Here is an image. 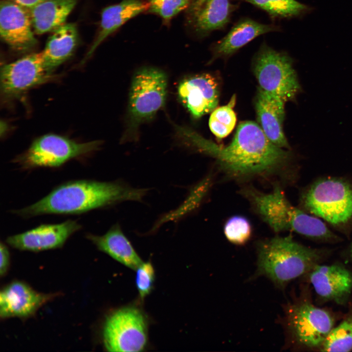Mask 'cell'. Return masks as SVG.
Returning a JSON list of instances; mask_svg holds the SVG:
<instances>
[{
	"label": "cell",
	"instance_id": "1",
	"mask_svg": "<svg viewBox=\"0 0 352 352\" xmlns=\"http://www.w3.org/2000/svg\"><path fill=\"white\" fill-rule=\"evenodd\" d=\"M180 136L198 151L214 158L227 176L237 179L277 174L291 158L290 152L273 143L252 121L241 122L226 146H219L185 128L181 130Z\"/></svg>",
	"mask_w": 352,
	"mask_h": 352
},
{
	"label": "cell",
	"instance_id": "2",
	"mask_svg": "<svg viewBox=\"0 0 352 352\" xmlns=\"http://www.w3.org/2000/svg\"><path fill=\"white\" fill-rule=\"evenodd\" d=\"M148 190L133 187L121 180H72L56 186L35 203L12 213L24 218L79 215L123 201H141Z\"/></svg>",
	"mask_w": 352,
	"mask_h": 352
},
{
	"label": "cell",
	"instance_id": "3",
	"mask_svg": "<svg viewBox=\"0 0 352 352\" xmlns=\"http://www.w3.org/2000/svg\"><path fill=\"white\" fill-rule=\"evenodd\" d=\"M257 269L253 277L263 276L284 289L292 280L308 273L322 259L321 251L304 246L291 236H276L256 245Z\"/></svg>",
	"mask_w": 352,
	"mask_h": 352
},
{
	"label": "cell",
	"instance_id": "4",
	"mask_svg": "<svg viewBox=\"0 0 352 352\" xmlns=\"http://www.w3.org/2000/svg\"><path fill=\"white\" fill-rule=\"evenodd\" d=\"M242 193L261 219L275 232L292 231L316 240L337 239L321 220L293 206L278 185H275L269 193L250 187L244 188Z\"/></svg>",
	"mask_w": 352,
	"mask_h": 352
},
{
	"label": "cell",
	"instance_id": "5",
	"mask_svg": "<svg viewBox=\"0 0 352 352\" xmlns=\"http://www.w3.org/2000/svg\"><path fill=\"white\" fill-rule=\"evenodd\" d=\"M282 324L290 346L320 349L334 327V319L328 310L300 298L286 306Z\"/></svg>",
	"mask_w": 352,
	"mask_h": 352
},
{
	"label": "cell",
	"instance_id": "6",
	"mask_svg": "<svg viewBox=\"0 0 352 352\" xmlns=\"http://www.w3.org/2000/svg\"><path fill=\"white\" fill-rule=\"evenodd\" d=\"M100 145L99 141L81 143L59 135L47 134L35 139L13 162L23 171L58 168L72 159L90 154Z\"/></svg>",
	"mask_w": 352,
	"mask_h": 352
},
{
	"label": "cell",
	"instance_id": "7",
	"mask_svg": "<svg viewBox=\"0 0 352 352\" xmlns=\"http://www.w3.org/2000/svg\"><path fill=\"white\" fill-rule=\"evenodd\" d=\"M259 88L286 103L293 100L301 90L291 58L265 42L261 45L252 62Z\"/></svg>",
	"mask_w": 352,
	"mask_h": 352
},
{
	"label": "cell",
	"instance_id": "8",
	"mask_svg": "<svg viewBox=\"0 0 352 352\" xmlns=\"http://www.w3.org/2000/svg\"><path fill=\"white\" fill-rule=\"evenodd\" d=\"M301 203L311 214L338 225L352 219V186L336 178L315 181L302 194Z\"/></svg>",
	"mask_w": 352,
	"mask_h": 352
},
{
	"label": "cell",
	"instance_id": "9",
	"mask_svg": "<svg viewBox=\"0 0 352 352\" xmlns=\"http://www.w3.org/2000/svg\"><path fill=\"white\" fill-rule=\"evenodd\" d=\"M167 77L157 67L146 66L134 74L128 105V132H133L141 123L152 119L164 105Z\"/></svg>",
	"mask_w": 352,
	"mask_h": 352
},
{
	"label": "cell",
	"instance_id": "10",
	"mask_svg": "<svg viewBox=\"0 0 352 352\" xmlns=\"http://www.w3.org/2000/svg\"><path fill=\"white\" fill-rule=\"evenodd\" d=\"M148 332V320L140 308L133 306L122 307L106 318L103 344L109 352H140L147 346Z\"/></svg>",
	"mask_w": 352,
	"mask_h": 352
},
{
	"label": "cell",
	"instance_id": "11",
	"mask_svg": "<svg viewBox=\"0 0 352 352\" xmlns=\"http://www.w3.org/2000/svg\"><path fill=\"white\" fill-rule=\"evenodd\" d=\"M52 75L44 64L42 52L32 53L1 67V91L6 97H15L47 82Z\"/></svg>",
	"mask_w": 352,
	"mask_h": 352
},
{
	"label": "cell",
	"instance_id": "12",
	"mask_svg": "<svg viewBox=\"0 0 352 352\" xmlns=\"http://www.w3.org/2000/svg\"><path fill=\"white\" fill-rule=\"evenodd\" d=\"M77 220H68L58 223L42 224L21 233L10 236L6 243L15 249L34 252L62 247L74 233L81 229Z\"/></svg>",
	"mask_w": 352,
	"mask_h": 352
},
{
	"label": "cell",
	"instance_id": "13",
	"mask_svg": "<svg viewBox=\"0 0 352 352\" xmlns=\"http://www.w3.org/2000/svg\"><path fill=\"white\" fill-rule=\"evenodd\" d=\"M236 7L230 0H191L186 10L185 24L198 38L224 28Z\"/></svg>",
	"mask_w": 352,
	"mask_h": 352
},
{
	"label": "cell",
	"instance_id": "14",
	"mask_svg": "<svg viewBox=\"0 0 352 352\" xmlns=\"http://www.w3.org/2000/svg\"><path fill=\"white\" fill-rule=\"evenodd\" d=\"M178 97L195 118L211 112L217 107L220 97V83L209 73L188 77L177 87Z\"/></svg>",
	"mask_w": 352,
	"mask_h": 352
},
{
	"label": "cell",
	"instance_id": "15",
	"mask_svg": "<svg viewBox=\"0 0 352 352\" xmlns=\"http://www.w3.org/2000/svg\"><path fill=\"white\" fill-rule=\"evenodd\" d=\"M32 25L29 13L24 7L11 0L0 1V34L12 48L24 51L36 45Z\"/></svg>",
	"mask_w": 352,
	"mask_h": 352
},
{
	"label": "cell",
	"instance_id": "16",
	"mask_svg": "<svg viewBox=\"0 0 352 352\" xmlns=\"http://www.w3.org/2000/svg\"><path fill=\"white\" fill-rule=\"evenodd\" d=\"M54 295L38 292L24 283H11L0 293V316L25 318L34 314Z\"/></svg>",
	"mask_w": 352,
	"mask_h": 352
},
{
	"label": "cell",
	"instance_id": "17",
	"mask_svg": "<svg viewBox=\"0 0 352 352\" xmlns=\"http://www.w3.org/2000/svg\"><path fill=\"white\" fill-rule=\"evenodd\" d=\"M308 274L316 293L324 300L340 304L351 292L352 274L344 266L318 264Z\"/></svg>",
	"mask_w": 352,
	"mask_h": 352
},
{
	"label": "cell",
	"instance_id": "18",
	"mask_svg": "<svg viewBox=\"0 0 352 352\" xmlns=\"http://www.w3.org/2000/svg\"><path fill=\"white\" fill-rule=\"evenodd\" d=\"M285 103L280 98L259 87L255 100L259 125L273 143L279 147L289 149L290 146L283 127Z\"/></svg>",
	"mask_w": 352,
	"mask_h": 352
},
{
	"label": "cell",
	"instance_id": "19",
	"mask_svg": "<svg viewBox=\"0 0 352 352\" xmlns=\"http://www.w3.org/2000/svg\"><path fill=\"white\" fill-rule=\"evenodd\" d=\"M280 30L278 25L273 24H264L249 18H242L224 37L212 44V60L229 57L256 37Z\"/></svg>",
	"mask_w": 352,
	"mask_h": 352
},
{
	"label": "cell",
	"instance_id": "20",
	"mask_svg": "<svg viewBox=\"0 0 352 352\" xmlns=\"http://www.w3.org/2000/svg\"><path fill=\"white\" fill-rule=\"evenodd\" d=\"M147 3L143 0H123L105 7L101 12L98 34L87 54V58L109 36L131 19L147 12Z\"/></svg>",
	"mask_w": 352,
	"mask_h": 352
},
{
	"label": "cell",
	"instance_id": "21",
	"mask_svg": "<svg viewBox=\"0 0 352 352\" xmlns=\"http://www.w3.org/2000/svg\"><path fill=\"white\" fill-rule=\"evenodd\" d=\"M86 238L98 249L130 268L135 270L143 262L118 223L102 235L88 233Z\"/></svg>",
	"mask_w": 352,
	"mask_h": 352
},
{
	"label": "cell",
	"instance_id": "22",
	"mask_svg": "<svg viewBox=\"0 0 352 352\" xmlns=\"http://www.w3.org/2000/svg\"><path fill=\"white\" fill-rule=\"evenodd\" d=\"M77 0H44L30 8L32 26L37 34L54 31L65 23Z\"/></svg>",
	"mask_w": 352,
	"mask_h": 352
},
{
	"label": "cell",
	"instance_id": "23",
	"mask_svg": "<svg viewBox=\"0 0 352 352\" xmlns=\"http://www.w3.org/2000/svg\"><path fill=\"white\" fill-rule=\"evenodd\" d=\"M78 33L72 23H64L53 31L42 52L45 66L53 70L67 60L76 46Z\"/></svg>",
	"mask_w": 352,
	"mask_h": 352
},
{
	"label": "cell",
	"instance_id": "24",
	"mask_svg": "<svg viewBox=\"0 0 352 352\" xmlns=\"http://www.w3.org/2000/svg\"><path fill=\"white\" fill-rule=\"evenodd\" d=\"M248 2L266 12L273 19H283L300 15L308 8L296 0H239Z\"/></svg>",
	"mask_w": 352,
	"mask_h": 352
},
{
	"label": "cell",
	"instance_id": "25",
	"mask_svg": "<svg viewBox=\"0 0 352 352\" xmlns=\"http://www.w3.org/2000/svg\"><path fill=\"white\" fill-rule=\"evenodd\" d=\"M236 99V95L234 94L227 105L216 108L211 112L209 120V128L218 138L227 136L235 127L237 118L233 108Z\"/></svg>",
	"mask_w": 352,
	"mask_h": 352
},
{
	"label": "cell",
	"instance_id": "26",
	"mask_svg": "<svg viewBox=\"0 0 352 352\" xmlns=\"http://www.w3.org/2000/svg\"><path fill=\"white\" fill-rule=\"evenodd\" d=\"M352 350V315L333 328L325 339L322 352H350Z\"/></svg>",
	"mask_w": 352,
	"mask_h": 352
},
{
	"label": "cell",
	"instance_id": "27",
	"mask_svg": "<svg viewBox=\"0 0 352 352\" xmlns=\"http://www.w3.org/2000/svg\"><path fill=\"white\" fill-rule=\"evenodd\" d=\"M191 0H146L147 12L159 17L168 24L179 13L188 7Z\"/></svg>",
	"mask_w": 352,
	"mask_h": 352
},
{
	"label": "cell",
	"instance_id": "28",
	"mask_svg": "<svg viewBox=\"0 0 352 352\" xmlns=\"http://www.w3.org/2000/svg\"><path fill=\"white\" fill-rule=\"evenodd\" d=\"M224 233L226 239L231 243L242 245L250 239L252 227L246 218L241 216H234L226 222Z\"/></svg>",
	"mask_w": 352,
	"mask_h": 352
},
{
	"label": "cell",
	"instance_id": "29",
	"mask_svg": "<svg viewBox=\"0 0 352 352\" xmlns=\"http://www.w3.org/2000/svg\"><path fill=\"white\" fill-rule=\"evenodd\" d=\"M135 283L140 298L144 300L152 291L155 279L154 268L150 262H143L136 269Z\"/></svg>",
	"mask_w": 352,
	"mask_h": 352
},
{
	"label": "cell",
	"instance_id": "30",
	"mask_svg": "<svg viewBox=\"0 0 352 352\" xmlns=\"http://www.w3.org/2000/svg\"><path fill=\"white\" fill-rule=\"evenodd\" d=\"M0 274L1 276L4 275L7 270L10 262V253L7 246L0 242Z\"/></svg>",
	"mask_w": 352,
	"mask_h": 352
},
{
	"label": "cell",
	"instance_id": "31",
	"mask_svg": "<svg viewBox=\"0 0 352 352\" xmlns=\"http://www.w3.org/2000/svg\"><path fill=\"white\" fill-rule=\"evenodd\" d=\"M24 8L29 9L44 0H11Z\"/></svg>",
	"mask_w": 352,
	"mask_h": 352
},
{
	"label": "cell",
	"instance_id": "32",
	"mask_svg": "<svg viewBox=\"0 0 352 352\" xmlns=\"http://www.w3.org/2000/svg\"><path fill=\"white\" fill-rule=\"evenodd\" d=\"M351 256H352V249H351Z\"/></svg>",
	"mask_w": 352,
	"mask_h": 352
}]
</instances>
